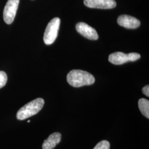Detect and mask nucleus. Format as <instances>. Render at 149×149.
<instances>
[{
    "mask_svg": "<svg viewBox=\"0 0 149 149\" xmlns=\"http://www.w3.org/2000/svg\"><path fill=\"white\" fill-rule=\"evenodd\" d=\"M67 81L72 87H80L93 84L95 79L92 74L87 71L73 70L67 75Z\"/></svg>",
    "mask_w": 149,
    "mask_h": 149,
    "instance_id": "f257e3e1",
    "label": "nucleus"
},
{
    "mask_svg": "<svg viewBox=\"0 0 149 149\" xmlns=\"http://www.w3.org/2000/svg\"><path fill=\"white\" fill-rule=\"evenodd\" d=\"M44 105L43 98H38L22 107L17 113V118L22 120L32 117L40 112Z\"/></svg>",
    "mask_w": 149,
    "mask_h": 149,
    "instance_id": "f03ea898",
    "label": "nucleus"
},
{
    "mask_svg": "<svg viewBox=\"0 0 149 149\" xmlns=\"http://www.w3.org/2000/svg\"><path fill=\"white\" fill-rule=\"evenodd\" d=\"M60 19L55 17L48 23L44 34V42L47 45H51L55 42L58 35Z\"/></svg>",
    "mask_w": 149,
    "mask_h": 149,
    "instance_id": "7ed1b4c3",
    "label": "nucleus"
},
{
    "mask_svg": "<svg viewBox=\"0 0 149 149\" xmlns=\"http://www.w3.org/2000/svg\"><path fill=\"white\" fill-rule=\"evenodd\" d=\"M19 0H8L3 10V19L6 23L11 24L15 19Z\"/></svg>",
    "mask_w": 149,
    "mask_h": 149,
    "instance_id": "20e7f679",
    "label": "nucleus"
},
{
    "mask_svg": "<svg viewBox=\"0 0 149 149\" xmlns=\"http://www.w3.org/2000/svg\"><path fill=\"white\" fill-rule=\"evenodd\" d=\"M86 6L92 8L112 9L116 7L114 0H84Z\"/></svg>",
    "mask_w": 149,
    "mask_h": 149,
    "instance_id": "39448f33",
    "label": "nucleus"
},
{
    "mask_svg": "<svg viewBox=\"0 0 149 149\" xmlns=\"http://www.w3.org/2000/svg\"><path fill=\"white\" fill-rule=\"evenodd\" d=\"M77 31L84 37L90 40H97L98 39L97 32L93 28L84 22H80L76 26Z\"/></svg>",
    "mask_w": 149,
    "mask_h": 149,
    "instance_id": "423d86ee",
    "label": "nucleus"
},
{
    "mask_svg": "<svg viewBox=\"0 0 149 149\" xmlns=\"http://www.w3.org/2000/svg\"><path fill=\"white\" fill-rule=\"evenodd\" d=\"M117 22L119 26L128 29H135L140 25V22L137 18L126 15L119 16Z\"/></svg>",
    "mask_w": 149,
    "mask_h": 149,
    "instance_id": "0eeeda50",
    "label": "nucleus"
},
{
    "mask_svg": "<svg viewBox=\"0 0 149 149\" xmlns=\"http://www.w3.org/2000/svg\"><path fill=\"white\" fill-rule=\"evenodd\" d=\"M61 139V134L59 133H54L51 134L47 139L45 140L43 145V149H53L56 145L59 144Z\"/></svg>",
    "mask_w": 149,
    "mask_h": 149,
    "instance_id": "6e6552de",
    "label": "nucleus"
},
{
    "mask_svg": "<svg viewBox=\"0 0 149 149\" xmlns=\"http://www.w3.org/2000/svg\"><path fill=\"white\" fill-rule=\"evenodd\" d=\"M108 60L114 65H122L129 61V58L128 54L123 52H116L109 56Z\"/></svg>",
    "mask_w": 149,
    "mask_h": 149,
    "instance_id": "1a4fd4ad",
    "label": "nucleus"
},
{
    "mask_svg": "<svg viewBox=\"0 0 149 149\" xmlns=\"http://www.w3.org/2000/svg\"><path fill=\"white\" fill-rule=\"evenodd\" d=\"M139 108L142 114L145 117L149 118V100L141 98L138 102Z\"/></svg>",
    "mask_w": 149,
    "mask_h": 149,
    "instance_id": "9d476101",
    "label": "nucleus"
},
{
    "mask_svg": "<svg viewBox=\"0 0 149 149\" xmlns=\"http://www.w3.org/2000/svg\"><path fill=\"white\" fill-rule=\"evenodd\" d=\"M110 144L107 140H102L96 145L93 149H109Z\"/></svg>",
    "mask_w": 149,
    "mask_h": 149,
    "instance_id": "9b49d317",
    "label": "nucleus"
},
{
    "mask_svg": "<svg viewBox=\"0 0 149 149\" xmlns=\"http://www.w3.org/2000/svg\"><path fill=\"white\" fill-rule=\"evenodd\" d=\"M7 82V76L4 71H0V88L6 85Z\"/></svg>",
    "mask_w": 149,
    "mask_h": 149,
    "instance_id": "f8f14e48",
    "label": "nucleus"
},
{
    "mask_svg": "<svg viewBox=\"0 0 149 149\" xmlns=\"http://www.w3.org/2000/svg\"><path fill=\"white\" fill-rule=\"evenodd\" d=\"M129 61H135L140 58V55L136 53H131L128 54Z\"/></svg>",
    "mask_w": 149,
    "mask_h": 149,
    "instance_id": "ddd939ff",
    "label": "nucleus"
},
{
    "mask_svg": "<svg viewBox=\"0 0 149 149\" xmlns=\"http://www.w3.org/2000/svg\"><path fill=\"white\" fill-rule=\"evenodd\" d=\"M143 93H144L145 96L147 97H149V86H145V87H143V88L142 89Z\"/></svg>",
    "mask_w": 149,
    "mask_h": 149,
    "instance_id": "4468645a",
    "label": "nucleus"
},
{
    "mask_svg": "<svg viewBox=\"0 0 149 149\" xmlns=\"http://www.w3.org/2000/svg\"><path fill=\"white\" fill-rule=\"evenodd\" d=\"M30 122V120H28V123Z\"/></svg>",
    "mask_w": 149,
    "mask_h": 149,
    "instance_id": "2eb2a0df",
    "label": "nucleus"
}]
</instances>
